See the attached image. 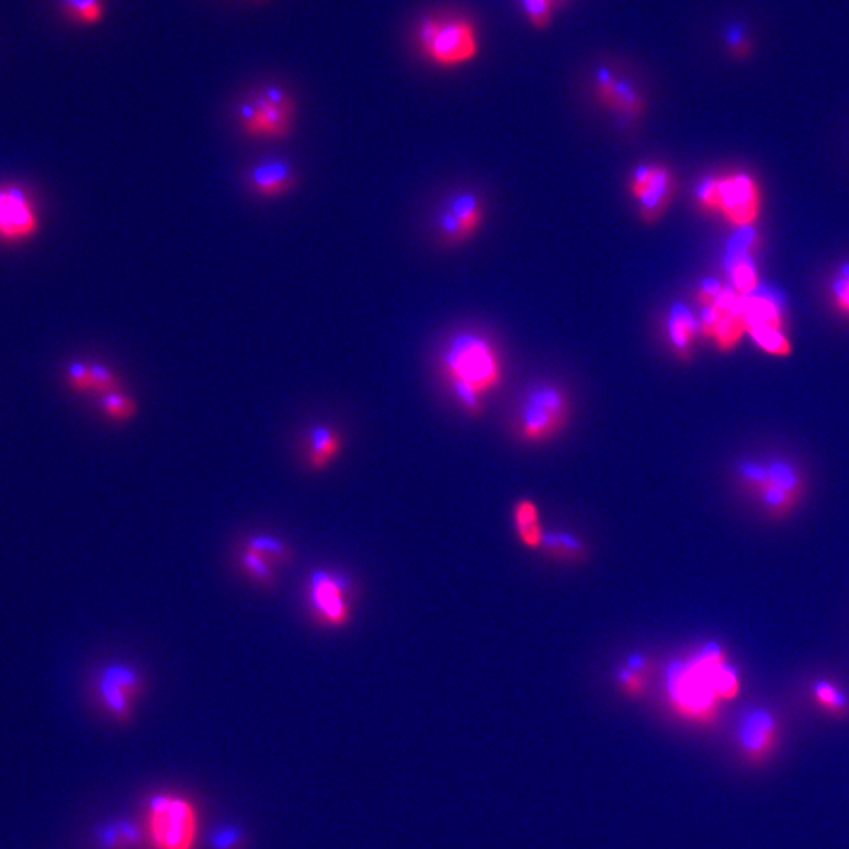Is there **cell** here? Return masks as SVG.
I'll return each mask as SVG.
<instances>
[{
  "instance_id": "6da1fadb",
  "label": "cell",
  "mask_w": 849,
  "mask_h": 849,
  "mask_svg": "<svg viewBox=\"0 0 849 849\" xmlns=\"http://www.w3.org/2000/svg\"><path fill=\"white\" fill-rule=\"evenodd\" d=\"M666 688L670 702L684 716L711 721L725 700L739 694L742 681L727 653L716 642H708L688 658L667 667Z\"/></svg>"
},
{
  "instance_id": "7a4b0ae2",
  "label": "cell",
  "mask_w": 849,
  "mask_h": 849,
  "mask_svg": "<svg viewBox=\"0 0 849 849\" xmlns=\"http://www.w3.org/2000/svg\"><path fill=\"white\" fill-rule=\"evenodd\" d=\"M441 372L453 397L469 416L484 412L486 395L502 383V362L495 344L477 332H461L441 354Z\"/></svg>"
},
{
  "instance_id": "3957f363",
  "label": "cell",
  "mask_w": 849,
  "mask_h": 849,
  "mask_svg": "<svg viewBox=\"0 0 849 849\" xmlns=\"http://www.w3.org/2000/svg\"><path fill=\"white\" fill-rule=\"evenodd\" d=\"M417 45L439 68H459L478 56L480 39L472 21L460 16H430L420 21Z\"/></svg>"
},
{
  "instance_id": "277c9868",
  "label": "cell",
  "mask_w": 849,
  "mask_h": 849,
  "mask_svg": "<svg viewBox=\"0 0 849 849\" xmlns=\"http://www.w3.org/2000/svg\"><path fill=\"white\" fill-rule=\"evenodd\" d=\"M148 845L154 849H194L199 814L183 794L159 791L147 801L144 818Z\"/></svg>"
},
{
  "instance_id": "5b68a950",
  "label": "cell",
  "mask_w": 849,
  "mask_h": 849,
  "mask_svg": "<svg viewBox=\"0 0 849 849\" xmlns=\"http://www.w3.org/2000/svg\"><path fill=\"white\" fill-rule=\"evenodd\" d=\"M571 417V401L564 387L539 383L519 403L514 427L528 444H544L564 431Z\"/></svg>"
},
{
  "instance_id": "8992f818",
  "label": "cell",
  "mask_w": 849,
  "mask_h": 849,
  "mask_svg": "<svg viewBox=\"0 0 849 849\" xmlns=\"http://www.w3.org/2000/svg\"><path fill=\"white\" fill-rule=\"evenodd\" d=\"M296 104L279 86H267L246 98L236 111L239 129L252 139L282 140L295 128Z\"/></svg>"
},
{
  "instance_id": "52a82bcc",
  "label": "cell",
  "mask_w": 849,
  "mask_h": 849,
  "mask_svg": "<svg viewBox=\"0 0 849 849\" xmlns=\"http://www.w3.org/2000/svg\"><path fill=\"white\" fill-rule=\"evenodd\" d=\"M354 584L344 573L314 569L308 576L306 600L314 622L329 630L350 625L353 616Z\"/></svg>"
},
{
  "instance_id": "ba28073f",
  "label": "cell",
  "mask_w": 849,
  "mask_h": 849,
  "mask_svg": "<svg viewBox=\"0 0 849 849\" xmlns=\"http://www.w3.org/2000/svg\"><path fill=\"white\" fill-rule=\"evenodd\" d=\"M147 689L144 673L129 663H112L98 670L93 694L98 705L118 724L133 721L137 702Z\"/></svg>"
},
{
  "instance_id": "9c48e42d",
  "label": "cell",
  "mask_w": 849,
  "mask_h": 849,
  "mask_svg": "<svg viewBox=\"0 0 849 849\" xmlns=\"http://www.w3.org/2000/svg\"><path fill=\"white\" fill-rule=\"evenodd\" d=\"M677 178L672 169L659 162L638 165L627 180V191L637 203L642 223L653 225L663 219L677 194Z\"/></svg>"
},
{
  "instance_id": "30bf717a",
  "label": "cell",
  "mask_w": 849,
  "mask_h": 849,
  "mask_svg": "<svg viewBox=\"0 0 849 849\" xmlns=\"http://www.w3.org/2000/svg\"><path fill=\"white\" fill-rule=\"evenodd\" d=\"M763 195L752 173L736 170L720 176V208L717 213L733 227H754L760 219Z\"/></svg>"
},
{
  "instance_id": "8fae6325",
  "label": "cell",
  "mask_w": 849,
  "mask_h": 849,
  "mask_svg": "<svg viewBox=\"0 0 849 849\" xmlns=\"http://www.w3.org/2000/svg\"><path fill=\"white\" fill-rule=\"evenodd\" d=\"M39 231L34 197L20 184H0V241L21 245Z\"/></svg>"
},
{
  "instance_id": "7c38bea8",
  "label": "cell",
  "mask_w": 849,
  "mask_h": 849,
  "mask_svg": "<svg viewBox=\"0 0 849 849\" xmlns=\"http://www.w3.org/2000/svg\"><path fill=\"white\" fill-rule=\"evenodd\" d=\"M780 725L774 711L765 706L747 708L736 725V743L750 763H765L778 750Z\"/></svg>"
},
{
  "instance_id": "4fadbf2b",
  "label": "cell",
  "mask_w": 849,
  "mask_h": 849,
  "mask_svg": "<svg viewBox=\"0 0 849 849\" xmlns=\"http://www.w3.org/2000/svg\"><path fill=\"white\" fill-rule=\"evenodd\" d=\"M593 93L602 107L626 120H638L647 112V100L638 87L609 67H598L593 75Z\"/></svg>"
},
{
  "instance_id": "5bb4252c",
  "label": "cell",
  "mask_w": 849,
  "mask_h": 849,
  "mask_svg": "<svg viewBox=\"0 0 849 849\" xmlns=\"http://www.w3.org/2000/svg\"><path fill=\"white\" fill-rule=\"evenodd\" d=\"M758 245H760V234L757 228L742 227L732 236L725 248V271L731 279V285L742 296L749 295L760 285V275L754 260Z\"/></svg>"
},
{
  "instance_id": "9a60e30c",
  "label": "cell",
  "mask_w": 849,
  "mask_h": 849,
  "mask_svg": "<svg viewBox=\"0 0 849 849\" xmlns=\"http://www.w3.org/2000/svg\"><path fill=\"white\" fill-rule=\"evenodd\" d=\"M246 186L263 199L282 197L295 188V169L285 159L263 158L246 170Z\"/></svg>"
},
{
  "instance_id": "2e32d148",
  "label": "cell",
  "mask_w": 849,
  "mask_h": 849,
  "mask_svg": "<svg viewBox=\"0 0 849 849\" xmlns=\"http://www.w3.org/2000/svg\"><path fill=\"white\" fill-rule=\"evenodd\" d=\"M699 333L700 322L694 312L684 304H673L667 315V337L680 361H691Z\"/></svg>"
},
{
  "instance_id": "e0dca14e",
  "label": "cell",
  "mask_w": 849,
  "mask_h": 849,
  "mask_svg": "<svg viewBox=\"0 0 849 849\" xmlns=\"http://www.w3.org/2000/svg\"><path fill=\"white\" fill-rule=\"evenodd\" d=\"M307 466L310 471L328 469L343 450V437L329 424H314L306 434Z\"/></svg>"
},
{
  "instance_id": "ac0fdd59",
  "label": "cell",
  "mask_w": 849,
  "mask_h": 849,
  "mask_svg": "<svg viewBox=\"0 0 849 849\" xmlns=\"http://www.w3.org/2000/svg\"><path fill=\"white\" fill-rule=\"evenodd\" d=\"M94 841L98 849H144L148 837L144 822L117 818L98 827Z\"/></svg>"
},
{
  "instance_id": "d6986e66",
  "label": "cell",
  "mask_w": 849,
  "mask_h": 849,
  "mask_svg": "<svg viewBox=\"0 0 849 849\" xmlns=\"http://www.w3.org/2000/svg\"><path fill=\"white\" fill-rule=\"evenodd\" d=\"M514 532L528 550H540L543 543V525L539 506L531 499H519L513 506Z\"/></svg>"
},
{
  "instance_id": "ffe728a7",
  "label": "cell",
  "mask_w": 849,
  "mask_h": 849,
  "mask_svg": "<svg viewBox=\"0 0 849 849\" xmlns=\"http://www.w3.org/2000/svg\"><path fill=\"white\" fill-rule=\"evenodd\" d=\"M448 208L459 219L461 230L466 239L475 235V231L484 224V206H482L477 195L472 194V192H461V194L450 199Z\"/></svg>"
},
{
  "instance_id": "44dd1931",
  "label": "cell",
  "mask_w": 849,
  "mask_h": 849,
  "mask_svg": "<svg viewBox=\"0 0 849 849\" xmlns=\"http://www.w3.org/2000/svg\"><path fill=\"white\" fill-rule=\"evenodd\" d=\"M547 554L561 561L576 562L586 557V546L573 533L550 531L544 532L542 547Z\"/></svg>"
},
{
  "instance_id": "7402d4cb",
  "label": "cell",
  "mask_w": 849,
  "mask_h": 849,
  "mask_svg": "<svg viewBox=\"0 0 849 849\" xmlns=\"http://www.w3.org/2000/svg\"><path fill=\"white\" fill-rule=\"evenodd\" d=\"M769 484L779 486L783 491L789 493L794 499L801 500L804 493V480L801 472L790 461L776 459L768 463Z\"/></svg>"
},
{
  "instance_id": "603a6c76",
  "label": "cell",
  "mask_w": 849,
  "mask_h": 849,
  "mask_svg": "<svg viewBox=\"0 0 849 849\" xmlns=\"http://www.w3.org/2000/svg\"><path fill=\"white\" fill-rule=\"evenodd\" d=\"M752 342L761 351L776 358H789L793 353V343L786 336L785 329L752 328L747 330Z\"/></svg>"
},
{
  "instance_id": "cb8c5ba5",
  "label": "cell",
  "mask_w": 849,
  "mask_h": 849,
  "mask_svg": "<svg viewBox=\"0 0 849 849\" xmlns=\"http://www.w3.org/2000/svg\"><path fill=\"white\" fill-rule=\"evenodd\" d=\"M100 409L107 419L114 422H129L139 411L137 401L122 389L101 395Z\"/></svg>"
},
{
  "instance_id": "d4e9b609",
  "label": "cell",
  "mask_w": 849,
  "mask_h": 849,
  "mask_svg": "<svg viewBox=\"0 0 849 849\" xmlns=\"http://www.w3.org/2000/svg\"><path fill=\"white\" fill-rule=\"evenodd\" d=\"M812 691H814L816 703L833 716H847L849 713V697L837 684L819 680L816 681Z\"/></svg>"
},
{
  "instance_id": "484cf974",
  "label": "cell",
  "mask_w": 849,
  "mask_h": 849,
  "mask_svg": "<svg viewBox=\"0 0 849 849\" xmlns=\"http://www.w3.org/2000/svg\"><path fill=\"white\" fill-rule=\"evenodd\" d=\"M239 564H241L242 571H245L253 582L260 584L261 587L274 586V564H272L270 558L256 553V551L249 550V547H245L241 555H239Z\"/></svg>"
},
{
  "instance_id": "4316f807",
  "label": "cell",
  "mask_w": 849,
  "mask_h": 849,
  "mask_svg": "<svg viewBox=\"0 0 849 849\" xmlns=\"http://www.w3.org/2000/svg\"><path fill=\"white\" fill-rule=\"evenodd\" d=\"M61 10L70 20L82 25H97L104 20L103 0H60Z\"/></svg>"
},
{
  "instance_id": "83f0119b",
  "label": "cell",
  "mask_w": 849,
  "mask_h": 849,
  "mask_svg": "<svg viewBox=\"0 0 849 849\" xmlns=\"http://www.w3.org/2000/svg\"><path fill=\"white\" fill-rule=\"evenodd\" d=\"M725 47L732 59L744 61L754 56L755 45L752 36L747 31L746 25L739 21H732L725 25L724 31Z\"/></svg>"
},
{
  "instance_id": "f1b7e54d",
  "label": "cell",
  "mask_w": 849,
  "mask_h": 849,
  "mask_svg": "<svg viewBox=\"0 0 849 849\" xmlns=\"http://www.w3.org/2000/svg\"><path fill=\"white\" fill-rule=\"evenodd\" d=\"M246 547L270 558L272 564H290L293 561V553L288 544L278 536L267 535V533L250 536L246 542Z\"/></svg>"
},
{
  "instance_id": "f546056e",
  "label": "cell",
  "mask_w": 849,
  "mask_h": 849,
  "mask_svg": "<svg viewBox=\"0 0 849 849\" xmlns=\"http://www.w3.org/2000/svg\"><path fill=\"white\" fill-rule=\"evenodd\" d=\"M758 496L761 497V503L767 508L768 513L774 518L785 517L800 502V500L790 496L789 493L772 484L765 486Z\"/></svg>"
},
{
  "instance_id": "4dcf8cb0",
  "label": "cell",
  "mask_w": 849,
  "mask_h": 849,
  "mask_svg": "<svg viewBox=\"0 0 849 849\" xmlns=\"http://www.w3.org/2000/svg\"><path fill=\"white\" fill-rule=\"evenodd\" d=\"M697 206L706 213H717L720 208V176H706L694 189Z\"/></svg>"
},
{
  "instance_id": "1f68e13d",
  "label": "cell",
  "mask_w": 849,
  "mask_h": 849,
  "mask_svg": "<svg viewBox=\"0 0 849 849\" xmlns=\"http://www.w3.org/2000/svg\"><path fill=\"white\" fill-rule=\"evenodd\" d=\"M738 475L742 484L755 495H760L761 489L769 484L768 463L758 461H743L738 466Z\"/></svg>"
},
{
  "instance_id": "d6a6232c",
  "label": "cell",
  "mask_w": 849,
  "mask_h": 849,
  "mask_svg": "<svg viewBox=\"0 0 849 849\" xmlns=\"http://www.w3.org/2000/svg\"><path fill=\"white\" fill-rule=\"evenodd\" d=\"M92 373V390L98 397L122 389V381L111 366L103 362H90Z\"/></svg>"
},
{
  "instance_id": "836d02e7",
  "label": "cell",
  "mask_w": 849,
  "mask_h": 849,
  "mask_svg": "<svg viewBox=\"0 0 849 849\" xmlns=\"http://www.w3.org/2000/svg\"><path fill=\"white\" fill-rule=\"evenodd\" d=\"M212 849H245L246 834L236 825L217 826L210 836Z\"/></svg>"
},
{
  "instance_id": "e575fe53",
  "label": "cell",
  "mask_w": 849,
  "mask_h": 849,
  "mask_svg": "<svg viewBox=\"0 0 849 849\" xmlns=\"http://www.w3.org/2000/svg\"><path fill=\"white\" fill-rule=\"evenodd\" d=\"M68 386L76 394L89 395L92 390V373H90V362L71 361L65 370Z\"/></svg>"
},
{
  "instance_id": "d590c367",
  "label": "cell",
  "mask_w": 849,
  "mask_h": 849,
  "mask_svg": "<svg viewBox=\"0 0 849 849\" xmlns=\"http://www.w3.org/2000/svg\"><path fill=\"white\" fill-rule=\"evenodd\" d=\"M525 18L535 29H546L553 20V0H519Z\"/></svg>"
},
{
  "instance_id": "8d00e7d4",
  "label": "cell",
  "mask_w": 849,
  "mask_h": 849,
  "mask_svg": "<svg viewBox=\"0 0 849 849\" xmlns=\"http://www.w3.org/2000/svg\"><path fill=\"white\" fill-rule=\"evenodd\" d=\"M830 296L837 310L849 318V261L838 268L836 278L830 283Z\"/></svg>"
},
{
  "instance_id": "74e56055",
  "label": "cell",
  "mask_w": 849,
  "mask_h": 849,
  "mask_svg": "<svg viewBox=\"0 0 849 849\" xmlns=\"http://www.w3.org/2000/svg\"><path fill=\"white\" fill-rule=\"evenodd\" d=\"M438 228L439 234L450 245H459V242L466 241L463 230H461L459 219L453 216V213L449 208L441 210L438 214Z\"/></svg>"
},
{
  "instance_id": "f35d334b",
  "label": "cell",
  "mask_w": 849,
  "mask_h": 849,
  "mask_svg": "<svg viewBox=\"0 0 849 849\" xmlns=\"http://www.w3.org/2000/svg\"><path fill=\"white\" fill-rule=\"evenodd\" d=\"M565 2L566 0H553L555 9H557V7L564 5Z\"/></svg>"
}]
</instances>
